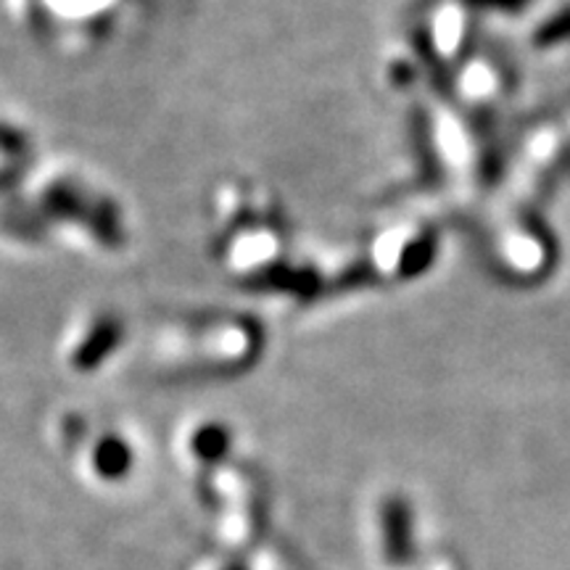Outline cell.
Here are the masks:
<instances>
[{"instance_id":"cell-1","label":"cell","mask_w":570,"mask_h":570,"mask_svg":"<svg viewBox=\"0 0 570 570\" xmlns=\"http://www.w3.org/2000/svg\"><path fill=\"white\" fill-rule=\"evenodd\" d=\"M103 455L107 457H98V468H101V473L107 476H120L124 468H127L130 457L127 451H124V447H120L116 442H103Z\"/></svg>"},{"instance_id":"cell-2","label":"cell","mask_w":570,"mask_h":570,"mask_svg":"<svg viewBox=\"0 0 570 570\" xmlns=\"http://www.w3.org/2000/svg\"><path fill=\"white\" fill-rule=\"evenodd\" d=\"M483 5H500V9H513V5L523 3V0H478Z\"/></svg>"}]
</instances>
